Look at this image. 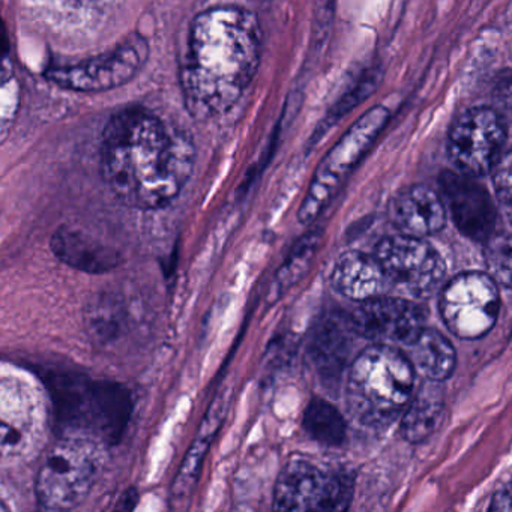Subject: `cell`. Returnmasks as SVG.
I'll return each instance as SVG.
<instances>
[{
  "mask_svg": "<svg viewBox=\"0 0 512 512\" xmlns=\"http://www.w3.org/2000/svg\"><path fill=\"white\" fill-rule=\"evenodd\" d=\"M193 140L140 107L112 116L101 143V173L130 208L155 211L178 199L193 175Z\"/></svg>",
  "mask_w": 512,
  "mask_h": 512,
  "instance_id": "obj_1",
  "label": "cell"
},
{
  "mask_svg": "<svg viewBox=\"0 0 512 512\" xmlns=\"http://www.w3.org/2000/svg\"><path fill=\"white\" fill-rule=\"evenodd\" d=\"M262 58V29L236 5L209 8L191 23L181 67L188 113L209 121L229 112L253 82Z\"/></svg>",
  "mask_w": 512,
  "mask_h": 512,
  "instance_id": "obj_2",
  "label": "cell"
},
{
  "mask_svg": "<svg viewBox=\"0 0 512 512\" xmlns=\"http://www.w3.org/2000/svg\"><path fill=\"white\" fill-rule=\"evenodd\" d=\"M58 437H83L103 446L121 442L133 415V395L122 383L71 370L43 377Z\"/></svg>",
  "mask_w": 512,
  "mask_h": 512,
  "instance_id": "obj_3",
  "label": "cell"
},
{
  "mask_svg": "<svg viewBox=\"0 0 512 512\" xmlns=\"http://www.w3.org/2000/svg\"><path fill=\"white\" fill-rule=\"evenodd\" d=\"M415 367L392 344L362 350L350 365L346 401L350 415L371 428H383L404 413L413 397Z\"/></svg>",
  "mask_w": 512,
  "mask_h": 512,
  "instance_id": "obj_4",
  "label": "cell"
},
{
  "mask_svg": "<svg viewBox=\"0 0 512 512\" xmlns=\"http://www.w3.org/2000/svg\"><path fill=\"white\" fill-rule=\"evenodd\" d=\"M103 445L83 437H58L38 470L35 493L40 508L70 511L94 488Z\"/></svg>",
  "mask_w": 512,
  "mask_h": 512,
  "instance_id": "obj_5",
  "label": "cell"
},
{
  "mask_svg": "<svg viewBox=\"0 0 512 512\" xmlns=\"http://www.w3.org/2000/svg\"><path fill=\"white\" fill-rule=\"evenodd\" d=\"M388 119L389 110L386 107H373L349 128L340 142L323 158L299 208L298 218L302 224L313 223L325 211L344 179L355 169L380 131L385 128Z\"/></svg>",
  "mask_w": 512,
  "mask_h": 512,
  "instance_id": "obj_6",
  "label": "cell"
},
{
  "mask_svg": "<svg viewBox=\"0 0 512 512\" xmlns=\"http://www.w3.org/2000/svg\"><path fill=\"white\" fill-rule=\"evenodd\" d=\"M355 482L343 470H323L304 458H293L281 469L274 488L278 511H346Z\"/></svg>",
  "mask_w": 512,
  "mask_h": 512,
  "instance_id": "obj_7",
  "label": "cell"
},
{
  "mask_svg": "<svg viewBox=\"0 0 512 512\" xmlns=\"http://www.w3.org/2000/svg\"><path fill=\"white\" fill-rule=\"evenodd\" d=\"M374 256L389 286L410 298H427L439 289L445 278L442 256L424 238L386 236L376 245Z\"/></svg>",
  "mask_w": 512,
  "mask_h": 512,
  "instance_id": "obj_8",
  "label": "cell"
},
{
  "mask_svg": "<svg viewBox=\"0 0 512 512\" xmlns=\"http://www.w3.org/2000/svg\"><path fill=\"white\" fill-rule=\"evenodd\" d=\"M148 56V41L140 35H131L110 52L76 64L52 67L46 76L59 88L74 92L112 91L131 82L145 67Z\"/></svg>",
  "mask_w": 512,
  "mask_h": 512,
  "instance_id": "obj_9",
  "label": "cell"
},
{
  "mask_svg": "<svg viewBox=\"0 0 512 512\" xmlns=\"http://www.w3.org/2000/svg\"><path fill=\"white\" fill-rule=\"evenodd\" d=\"M499 311L496 281L482 272L457 275L440 295L443 322L461 340L485 337L496 325Z\"/></svg>",
  "mask_w": 512,
  "mask_h": 512,
  "instance_id": "obj_10",
  "label": "cell"
},
{
  "mask_svg": "<svg viewBox=\"0 0 512 512\" xmlns=\"http://www.w3.org/2000/svg\"><path fill=\"white\" fill-rule=\"evenodd\" d=\"M506 142V125L499 112L475 107L461 113L448 136V155L466 175L482 176L493 170Z\"/></svg>",
  "mask_w": 512,
  "mask_h": 512,
  "instance_id": "obj_11",
  "label": "cell"
},
{
  "mask_svg": "<svg viewBox=\"0 0 512 512\" xmlns=\"http://www.w3.org/2000/svg\"><path fill=\"white\" fill-rule=\"evenodd\" d=\"M427 317L424 307L410 299L377 298L361 302L349 317L355 334L382 344H409L422 329Z\"/></svg>",
  "mask_w": 512,
  "mask_h": 512,
  "instance_id": "obj_12",
  "label": "cell"
},
{
  "mask_svg": "<svg viewBox=\"0 0 512 512\" xmlns=\"http://www.w3.org/2000/svg\"><path fill=\"white\" fill-rule=\"evenodd\" d=\"M439 185L457 229L473 241H488L496 230L497 212L487 190L473 176L452 170L440 175Z\"/></svg>",
  "mask_w": 512,
  "mask_h": 512,
  "instance_id": "obj_13",
  "label": "cell"
},
{
  "mask_svg": "<svg viewBox=\"0 0 512 512\" xmlns=\"http://www.w3.org/2000/svg\"><path fill=\"white\" fill-rule=\"evenodd\" d=\"M389 217L403 235L425 238L445 227L446 205L433 188L412 185L392 199Z\"/></svg>",
  "mask_w": 512,
  "mask_h": 512,
  "instance_id": "obj_14",
  "label": "cell"
},
{
  "mask_svg": "<svg viewBox=\"0 0 512 512\" xmlns=\"http://www.w3.org/2000/svg\"><path fill=\"white\" fill-rule=\"evenodd\" d=\"M50 248L62 263L86 274H106L122 263L115 248L68 226L53 233Z\"/></svg>",
  "mask_w": 512,
  "mask_h": 512,
  "instance_id": "obj_15",
  "label": "cell"
},
{
  "mask_svg": "<svg viewBox=\"0 0 512 512\" xmlns=\"http://www.w3.org/2000/svg\"><path fill=\"white\" fill-rule=\"evenodd\" d=\"M331 284L344 298L356 302L382 296L389 286L376 256L361 251H347L338 257L332 269Z\"/></svg>",
  "mask_w": 512,
  "mask_h": 512,
  "instance_id": "obj_16",
  "label": "cell"
},
{
  "mask_svg": "<svg viewBox=\"0 0 512 512\" xmlns=\"http://www.w3.org/2000/svg\"><path fill=\"white\" fill-rule=\"evenodd\" d=\"M35 403L29 391L16 379L2 382V451L19 454L26 448L35 428Z\"/></svg>",
  "mask_w": 512,
  "mask_h": 512,
  "instance_id": "obj_17",
  "label": "cell"
},
{
  "mask_svg": "<svg viewBox=\"0 0 512 512\" xmlns=\"http://www.w3.org/2000/svg\"><path fill=\"white\" fill-rule=\"evenodd\" d=\"M350 320H322L311 337L310 353L317 371L326 379L340 376L350 350Z\"/></svg>",
  "mask_w": 512,
  "mask_h": 512,
  "instance_id": "obj_18",
  "label": "cell"
},
{
  "mask_svg": "<svg viewBox=\"0 0 512 512\" xmlns=\"http://www.w3.org/2000/svg\"><path fill=\"white\" fill-rule=\"evenodd\" d=\"M407 358L431 382L448 379L455 370L457 353L448 338L434 329H422L409 344Z\"/></svg>",
  "mask_w": 512,
  "mask_h": 512,
  "instance_id": "obj_19",
  "label": "cell"
},
{
  "mask_svg": "<svg viewBox=\"0 0 512 512\" xmlns=\"http://www.w3.org/2000/svg\"><path fill=\"white\" fill-rule=\"evenodd\" d=\"M445 415V401L442 392L436 385L425 383L403 413L401 433L410 443H421L427 440L439 428Z\"/></svg>",
  "mask_w": 512,
  "mask_h": 512,
  "instance_id": "obj_20",
  "label": "cell"
},
{
  "mask_svg": "<svg viewBox=\"0 0 512 512\" xmlns=\"http://www.w3.org/2000/svg\"><path fill=\"white\" fill-rule=\"evenodd\" d=\"M130 317L127 305L116 293H100L86 307V328L97 344L115 343L127 331Z\"/></svg>",
  "mask_w": 512,
  "mask_h": 512,
  "instance_id": "obj_21",
  "label": "cell"
},
{
  "mask_svg": "<svg viewBox=\"0 0 512 512\" xmlns=\"http://www.w3.org/2000/svg\"><path fill=\"white\" fill-rule=\"evenodd\" d=\"M227 400L226 397H220L206 415L205 422H203V430L200 436L197 437L194 445L191 446L187 458H185L184 466L176 478L175 485H173V496L181 502L185 497L190 496L191 490L196 485L199 479L200 472H202L203 460H205L206 452L209 449L212 436L215 431L220 427L224 415H226Z\"/></svg>",
  "mask_w": 512,
  "mask_h": 512,
  "instance_id": "obj_22",
  "label": "cell"
},
{
  "mask_svg": "<svg viewBox=\"0 0 512 512\" xmlns=\"http://www.w3.org/2000/svg\"><path fill=\"white\" fill-rule=\"evenodd\" d=\"M302 428L314 442L328 448H337L346 440L347 425L343 415L323 398L316 397L308 403L302 416Z\"/></svg>",
  "mask_w": 512,
  "mask_h": 512,
  "instance_id": "obj_23",
  "label": "cell"
},
{
  "mask_svg": "<svg viewBox=\"0 0 512 512\" xmlns=\"http://www.w3.org/2000/svg\"><path fill=\"white\" fill-rule=\"evenodd\" d=\"M319 242L320 232L319 230H314V232L305 235V238H302V241H299L298 245L293 248L289 259L284 263L274 283V289L278 295L283 293L287 287L296 283L299 277L304 274L305 269L308 268L311 259H313L314 253H316L317 247H319Z\"/></svg>",
  "mask_w": 512,
  "mask_h": 512,
  "instance_id": "obj_24",
  "label": "cell"
},
{
  "mask_svg": "<svg viewBox=\"0 0 512 512\" xmlns=\"http://www.w3.org/2000/svg\"><path fill=\"white\" fill-rule=\"evenodd\" d=\"M487 274L499 286L512 289V238L511 236H491L485 248Z\"/></svg>",
  "mask_w": 512,
  "mask_h": 512,
  "instance_id": "obj_25",
  "label": "cell"
},
{
  "mask_svg": "<svg viewBox=\"0 0 512 512\" xmlns=\"http://www.w3.org/2000/svg\"><path fill=\"white\" fill-rule=\"evenodd\" d=\"M377 85H379V74H370V76H367V79L362 80L353 91H350L349 94L332 109L328 124H335L341 116L346 115V113L350 112V109L362 103L368 95L373 94Z\"/></svg>",
  "mask_w": 512,
  "mask_h": 512,
  "instance_id": "obj_26",
  "label": "cell"
},
{
  "mask_svg": "<svg viewBox=\"0 0 512 512\" xmlns=\"http://www.w3.org/2000/svg\"><path fill=\"white\" fill-rule=\"evenodd\" d=\"M491 173L497 196L503 203L512 206V149L502 152Z\"/></svg>",
  "mask_w": 512,
  "mask_h": 512,
  "instance_id": "obj_27",
  "label": "cell"
},
{
  "mask_svg": "<svg viewBox=\"0 0 512 512\" xmlns=\"http://www.w3.org/2000/svg\"><path fill=\"white\" fill-rule=\"evenodd\" d=\"M494 98L500 109L512 119V76L505 77L494 88Z\"/></svg>",
  "mask_w": 512,
  "mask_h": 512,
  "instance_id": "obj_28",
  "label": "cell"
},
{
  "mask_svg": "<svg viewBox=\"0 0 512 512\" xmlns=\"http://www.w3.org/2000/svg\"><path fill=\"white\" fill-rule=\"evenodd\" d=\"M490 509L491 511L512 512V484L497 491L496 496L491 500Z\"/></svg>",
  "mask_w": 512,
  "mask_h": 512,
  "instance_id": "obj_29",
  "label": "cell"
},
{
  "mask_svg": "<svg viewBox=\"0 0 512 512\" xmlns=\"http://www.w3.org/2000/svg\"><path fill=\"white\" fill-rule=\"evenodd\" d=\"M137 502H139V494H137L136 488H130L122 494L116 508L121 509V511H131V509L136 508Z\"/></svg>",
  "mask_w": 512,
  "mask_h": 512,
  "instance_id": "obj_30",
  "label": "cell"
},
{
  "mask_svg": "<svg viewBox=\"0 0 512 512\" xmlns=\"http://www.w3.org/2000/svg\"><path fill=\"white\" fill-rule=\"evenodd\" d=\"M67 2H73V4H86V2H95V0H67Z\"/></svg>",
  "mask_w": 512,
  "mask_h": 512,
  "instance_id": "obj_31",
  "label": "cell"
}]
</instances>
